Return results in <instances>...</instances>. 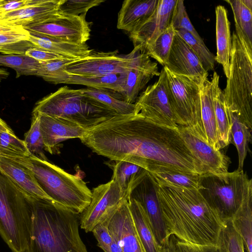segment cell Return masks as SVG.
Segmentation results:
<instances>
[{"label": "cell", "mask_w": 252, "mask_h": 252, "mask_svg": "<svg viewBox=\"0 0 252 252\" xmlns=\"http://www.w3.org/2000/svg\"><path fill=\"white\" fill-rule=\"evenodd\" d=\"M198 190L224 223L252 201V180L243 170L208 173L201 175Z\"/></svg>", "instance_id": "cell-8"}, {"label": "cell", "mask_w": 252, "mask_h": 252, "mask_svg": "<svg viewBox=\"0 0 252 252\" xmlns=\"http://www.w3.org/2000/svg\"><path fill=\"white\" fill-rule=\"evenodd\" d=\"M40 62L25 54L0 55V66L13 68L16 78L22 75H36Z\"/></svg>", "instance_id": "cell-34"}, {"label": "cell", "mask_w": 252, "mask_h": 252, "mask_svg": "<svg viewBox=\"0 0 252 252\" xmlns=\"http://www.w3.org/2000/svg\"><path fill=\"white\" fill-rule=\"evenodd\" d=\"M32 112L65 119L86 130L119 115L85 94L81 89H73L66 86L37 101Z\"/></svg>", "instance_id": "cell-7"}, {"label": "cell", "mask_w": 252, "mask_h": 252, "mask_svg": "<svg viewBox=\"0 0 252 252\" xmlns=\"http://www.w3.org/2000/svg\"><path fill=\"white\" fill-rule=\"evenodd\" d=\"M24 141L31 156L46 160L38 113L32 112L31 125L25 135Z\"/></svg>", "instance_id": "cell-38"}, {"label": "cell", "mask_w": 252, "mask_h": 252, "mask_svg": "<svg viewBox=\"0 0 252 252\" xmlns=\"http://www.w3.org/2000/svg\"><path fill=\"white\" fill-rule=\"evenodd\" d=\"M164 66L178 75L201 79L208 76V72L203 68L193 50L175 31Z\"/></svg>", "instance_id": "cell-18"}, {"label": "cell", "mask_w": 252, "mask_h": 252, "mask_svg": "<svg viewBox=\"0 0 252 252\" xmlns=\"http://www.w3.org/2000/svg\"><path fill=\"white\" fill-rule=\"evenodd\" d=\"M127 196L141 205L157 243L161 246L167 238L154 177L146 170L135 175L129 184Z\"/></svg>", "instance_id": "cell-10"}, {"label": "cell", "mask_w": 252, "mask_h": 252, "mask_svg": "<svg viewBox=\"0 0 252 252\" xmlns=\"http://www.w3.org/2000/svg\"><path fill=\"white\" fill-rule=\"evenodd\" d=\"M215 13L217 54L215 60L222 65L224 73L227 78L232 48L230 23L227 10L223 6L218 5L216 7Z\"/></svg>", "instance_id": "cell-26"}, {"label": "cell", "mask_w": 252, "mask_h": 252, "mask_svg": "<svg viewBox=\"0 0 252 252\" xmlns=\"http://www.w3.org/2000/svg\"><path fill=\"white\" fill-rule=\"evenodd\" d=\"M0 131L13 132L7 124L0 118Z\"/></svg>", "instance_id": "cell-51"}, {"label": "cell", "mask_w": 252, "mask_h": 252, "mask_svg": "<svg viewBox=\"0 0 252 252\" xmlns=\"http://www.w3.org/2000/svg\"><path fill=\"white\" fill-rule=\"evenodd\" d=\"M177 129L192 153L204 166L207 173L228 171L229 158L220 150L214 148L186 126L178 125Z\"/></svg>", "instance_id": "cell-19"}, {"label": "cell", "mask_w": 252, "mask_h": 252, "mask_svg": "<svg viewBox=\"0 0 252 252\" xmlns=\"http://www.w3.org/2000/svg\"><path fill=\"white\" fill-rule=\"evenodd\" d=\"M155 181L167 238L217 246L224 223L199 190Z\"/></svg>", "instance_id": "cell-2"}, {"label": "cell", "mask_w": 252, "mask_h": 252, "mask_svg": "<svg viewBox=\"0 0 252 252\" xmlns=\"http://www.w3.org/2000/svg\"><path fill=\"white\" fill-rule=\"evenodd\" d=\"M97 241V246L104 252H109L113 238L105 221L96 225L92 230Z\"/></svg>", "instance_id": "cell-45"}, {"label": "cell", "mask_w": 252, "mask_h": 252, "mask_svg": "<svg viewBox=\"0 0 252 252\" xmlns=\"http://www.w3.org/2000/svg\"><path fill=\"white\" fill-rule=\"evenodd\" d=\"M129 209L138 236L145 252H159L151 224L141 205L128 199Z\"/></svg>", "instance_id": "cell-30"}, {"label": "cell", "mask_w": 252, "mask_h": 252, "mask_svg": "<svg viewBox=\"0 0 252 252\" xmlns=\"http://www.w3.org/2000/svg\"><path fill=\"white\" fill-rule=\"evenodd\" d=\"M53 84H77L89 88H102L117 91L122 94L124 90L125 72L107 75H79L62 70L43 78Z\"/></svg>", "instance_id": "cell-23"}, {"label": "cell", "mask_w": 252, "mask_h": 252, "mask_svg": "<svg viewBox=\"0 0 252 252\" xmlns=\"http://www.w3.org/2000/svg\"><path fill=\"white\" fill-rule=\"evenodd\" d=\"M11 24L0 23V29L7 27Z\"/></svg>", "instance_id": "cell-54"}, {"label": "cell", "mask_w": 252, "mask_h": 252, "mask_svg": "<svg viewBox=\"0 0 252 252\" xmlns=\"http://www.w3.org/2000/svg\"><path fill=\"white\" fill-rule=\"evenodd\" d=\"M8 158L30 169L41 189L55 203L77 214L90 204L92 191L79 176L32 156Z\"/></svg>", "instance_id": "cell-4"}, {"label": "cell", "mask_w": 252, "mask_h": 252, "mask_svg": "<svg viewBox=\"0 0 252 252\" xmlns=\"http://www.w3.org/2000/svg\"><path fill=\"white\" fill-rule=\"evenodd\" d=\"M136 56L130 68L125 72V82L122 94L125 101L134 104L140 92L155 76L160 72L157 63L153 62L146 50L138 45Z\"/></svg>", "instance_id": "cell-15"}, {"label": "cell", "mask_w": 252, "mask_h": 252, "mask_svg": "<svg viewBox=\"0 0 252 252\" xmlns=\"http://www.w3.org/2000/svg\"><path fill=\"white\" fill-rule=\"evenodd\" d=\"M91 201L81 214L79 223L86 232H91L97 224L104 221L124 201L127 196L112 179L94 188L92 191Z\"/></svg>", "instance_id": "cell-13"}, {"label": "cell", "mask_w": 252, "mask_h": 252, "mask_svg": "<svg viewBox=\"0 0 252 252\" xmlns=\"http://www.w3.org/2000/svg\"><path fill=\"white\" fill-rule=\"evenodd\" d=\"M174 34L175 30L170 24L154 43L146 49L149 56L155 59L163 66L166 63Z\"/></svg>", "instance_id": "cell-37"}, {"label": "cell", "mask_w": 252, "mask_h": 252, "mask_svg": "<svg viewBox=\"0 0 252 252\" xmlns=\"http://www.w3.org/2000/svg\"><path fill=\"white\" fill-rule=\"evenodd\" d=\"M244 5L248 8L250 10H252V0H241Z\"/></svg>", "instance_id": "cell-53"}, {"label": "cell", "mask_w": 252, "mask_h": 252, "mask_svg": "<svg viewBox=\"0 0 252 252\" xmlns=\"http://www.w3.org/2000/svg\"><path fill=\"white\" fill-rule=\"evenodd\" d=\"M111 161L112 162H109L108 165L113 171L112 179L119 185L122 191L127 195V188L131 179L145 169L137 164L126 161Z\"/></svg>", "instance_id": "cell-35"}, {"label": "cell", "mask_w": 252, "mask_h": 252, "mask_svg": "<svg viewBox=\"0 0 252 252\" xmlns=\"http://www.w3.org/2000/svg\"><path fill=\"white\" fill-rule=\"evenodd\" d=\"M137 51V46L126 55L119 54L118 50L108 52L93 50L87 57L78 59L67 65L63 70L69 74L79 75L120 74L130 68Z\"/></svg>", "instance_id": "cell-12"}, {"label": "cell", "mask_w": 252, "mask_h": 252, "mask_svg": "<svg viewBox=\"0 0 252 252\" xmlns=\"http://www.w3.org/2000/svg\"><path fill=\"white\" fill-rule=\"evenodd\" d=\"M229 73L223 91L226 108L252 129V48L235 23Z\"/></svg>", "instance_id": "cell-6"}, {"label": "cell", "mask_w": 252, "mask_h": 252, "mask_svg": "<svg viewBox=\"0 0 252 252\" xmlns=\"http://www.w3.org/2000/svg\"><path fill=\"white\" fill-rule=\"evenodd\" d=\"M247 252H252V201L245 204L231 220Z\"/></svg>", "instance_id": "cell-33"}, {"label": "cell", "mask_w": 252, "mask_h": 252, "mask_svg": "<svg viewBox=\"0 0 252 252\" xmlns=\"http://www.w3.org/2000/svg\"><path fill=\"white\" fill-rule=\"evenodd\" d=\"M29 41L35 47L57 54L69 59L86 57L93 51L87 44L72 43L31 32Z\"/></svg>", "instance_id": "cell-27"}, {"label": "cell", "mask_w": 252, "mask_h": 252, "mask_svg": "<svg viewBox=\"0 0 252 252\" xmlns=\"http://www.w3.org/2000/svg\"><path fill=\"white\" fill-rule=\"evenodd\" d=\"M77 59L63 58L40 62V65L36 76L43 78L46 76L63 70L67 65L75 62Z\"/></svg>", "instance_id": "cell-44"}, {"label": "cell", "mask_w": 252, "mask_h": 252, "mask_svg": "<svg viewBox=\"0 0 252 252\" xmlns=\"http://www.w3.org/2000/svg\"><path fill=\"white\" fill-rule=\"evenodd\" d=\"M219 75L213 73L212 81L213 89V100L219 136L220 150L227 146L232 140L231 126L226 110L223 91L219 86Z\"/></svg>", "instance_id": "cell-29"}, {"label": "cell", "mask_w": 252, "mask_h": 252, "mask_svg": "<svg viewBox=\"0 0 252 252\" xmlns=\"http://www.w3.org/2000/svg\"><path fill=\"white\" fill-rule=\"evenodd\" d=\"M104 1V0H64L59 6V12L72 16L86 14L90 9Z\"/></svg>", "instance_id": "cell-43"}, {"label": "cell", "mask_w": 252, "mask_h": 252, "mask_svg": "<svg viewBox=\"0 0 252 252\" xmlns=\"http://www.w3.org/2000/svg\"><path fill=\"white\" fill-rule=\"evenodd\" d=\"M27 252H88L79 233V215L56 203L33 199Z\"/></svg>", "instance_id": "cell-3"}, {"label": "cell", "mask_w": 252, "mask_h": 252, "mask_svg": "<svg viewBox=\"0 0 252 252\" xmlns=\"http://www.w3.org/2000/svg\"><path fill=\"white\" fill-rule=\"evenodd\" d=\"M158 0H126L118 13L117 27L130 33L154 12Z\"/></svg>", "instance_id": "cell-24"}, {"label": "cell", "mask_w": 252, "mask_h": 252, "mask_svg": "<svg viewBox=\"0 0 252 252\" xmlns=\"http://www.w3.org/2000/svg\"><path fill=\"white\" fill-rule=\"evenodd\" d=\"M39 0H0V8L3 13L21 9L39 2Z\"/></svg>", "instance_id": "cell-48"}, {"label": "cell", "mask_w": 252, "mask_h": 252, "mask_svg": "<svg viewBox=\"0 0 252 252\" xmlns=\"http://www.w3.org/2000/svg\"><path fill=\"white\" fill-rule=\"evenodd\" d=\"M200 101L204 139L215 149L220 150L214 106L213 83L208 77L201 80Z\"/></svg>", "instance_id": "cell-25"}, {"label": "cell", "mask_w": 252, "mask_h": 252, "mask_svg": "<svg viewBox=\"0 0 252 252\" xmlns=\"http://www.w3.org/2000/svg\"><path fill=\"white\" fill-rule=\"evenodd\" d=\"M81 90L86 95L106 105L119 115L136 113L135 104L127 103L122 94L117 91L106 88L89 87Z\"/></svg>", "instance_id": "cell-31"}, {"label": "cell", "mask_w": 252, "mask_h": 252, "mask_svg": "<svg viewBox=\"0 0 252 252\" xmlns=\"http://www.w3.org/2000/svg\"><path fill=\"white\" fill-rule=\"evenodd\" d=\"M161 252H175L174 236L170 235L161 246Z\"/></svg>", "instance_id": "cell-49"}, {"label": "cell", "mask_w": 252, "mask_h": 252, "mask_svg": "<svg viewBox=\"0 0 252 252\" xmlns=\"http://www.w3.org/2000/svg\"><path fill=\"white\" fill-rule=\"evenodd\" d=\"M104 221L113 239L123 252H145L136 230L128 200L124 201Z\"/></svg>", "instance_id": "cell-16"}, {"label": "cell", "mask_w": 252, "mask_h": 252, "mask_svg": "<svg viewBox=\"0 0 252 252\" xmlns=\"http://www.w3.org/2000/svg\"><path fill=\"white\" fill-rule=\"evenodd\" d=\"M0 155L7 157H26L30 155L24 140L14 133L0 131Z\"/></svg>", "instance_id": "cell-41"}, {"label": "cell", "mask_w": 252, "mask_h": 252, "mask_svg": "<svg viewBox=\"0 0 252 252\" xmlns=\"http://www.w3.org/2000/svg\"><path fill=\"white\" fill-rule=\"evenodd\" d=\"M175 252H220L218 246L200 245L181 241L174 236Z\"/></svg>", "instance_id": "cell-46"}, {"label": "cell", "mask_w": 252, "mask_h": 252, "mask_svg": "<svg viewBox=\"0 0 252 252\" xmlns=\"http://www.w3.org/2000/svg\"><path fill=\"white\" fill-rule=\"evenodd\" d=\"M24 28L31 33L77 44H86L91 32L86 14L72 16L60 12L50 21Z\"/></svg>", "instance_id": "cell-14"}, {"label": "cell", "mask_w": 252, "mask_h": 252, "mask_svg": "<svg viewBox=\"0 0 252 252\" xmlns=\"http://www.w3.org/2000/svg\"><path fill=\"white\" fill-rule=\"evenodd\" d=\"M170 24L174 30L184 29L198 40L203 41L189 20L183 0H177L172 12Z\"/></svg>", "instance_id": "cell-42"}, {"label": "cell", "mask_w": 252, "mask_h": 252, "mask_svg": "<svg viewBox=\"0 0 252 252\" xmlns=\"http://www.w3.org/2000/svg\"><path fill=\"white\" fill-rule=\"evenodd\" d=\"M3 13L2 11L1 10V9L0 8V15L1 14H2Z\"/></svg>", "instance_id": "cell-55"}, {"label": "cell", "mask_w": 252, "mask_h": 252, "mask_svg": "<svg viewBox=\"0 0 252 252\" xmlns=\"http://www.w3.org/2000/svg\"><path fill=\"white\" fill-rule=\"evenodd\" d=\"M232 10L234 23L244 36L247 44L252 48V10L245 6L241 0H227Z\"/></svg>", "instance_id": "cell-36"}, {"label": "cell", "mask_w": 252, "mask_h": 252, "mask_svg": "<svg viewBox=\"0 0 252 252\" xmlns=\"http://www.w3.org/2000/svg\"><path fill=\"white\" fill-rule=\"evenodd\" d=\"M80 139L111 160L128 161L145 169L158 163L186 172L207 173L177 127L158 124L139 113L118 115L87 130Z\"/></svg>", "instance_id": "cell-1"}, {"label": "cell", "mask_w": 252, "mask_h": 252, "mask_svg": "<svg viewBox=\"0 0 252 252\" xmlns=\"http://www.w3.org/2000/svg\"><path fill=\"white\" fill-rule=\"evenodd\" d=\"M109 252H123V251L118 244L113 239Z\"/></svg>", "instance_id": "cell-50"}, {"label": "cell", "mask_w": 252, "mask_h": 252, "mask_svg": "<svg viewBox=\"0 0 252 252\" xmlns=\"http://www.w3.org/2000/svg\"><path fill=\"white\" fill-rule=\"evenodd\" d=\"M0 172L29 197L54 202L41 189L32 172L11 158L0 155Z\"/></svg>", "instance_id": "cell-22"}, {"label": "cell", "mask_w": 252, "mask_h": 252, "mask_svg": "<svg viewBox=\"0 0 252 252\" xmlns=\"http://www.w3.org/2000/svg\"><path fill=\"white\" fill-rule=\"evenodd\" d=\"M159 252H161L160 248H159Z\"/></svg>", "instance_id": "cell-56"}, {"label": "cell", "mask_w": 252, "mask_h": 252, "mask_svg": "<svg viewBox=\"0 0 252 252\" xmlns=\"http://www.w3.org/2000/svg\"><path fill=\"white\" fill-rule=\"evenodd\" d=\"M30 32L24 28L0 33V53L23 55L34 45L29 41Z\"/></svg>", "instance_id": "cell-32"}, {"label": "cell", "mask_w": 252, "mask_h": 252, "mask_svg": "<svg viewBox=\"0 0 252 252\" xmlns=\"http://www.w3.org/2000/svg\"><path fill=\"white\" fill-rule=\"evenodd\" d=\"M177 0H158L152 14L129 33L134 47L140 45L146 50L170 26Z\"/></svg>", "instance_id": "cell-17"}, {"label": "cell", "mask_w": 252, "mask_h": 252, "mask_svg": "<svg viewBox=\"0 0 252 252\" xmlns=\"http://www.w3.org/2000/svg\"><path fill=\"white\" fill-rule=\"evenodd\" d=\"M175 31L193 50L205 70L208 72L214 70L215 56L210 51L203 41L198 40L184 29Z\"/></svg>", "instance_id": "cell-39"}, {"label": "cell", "mask_w": 252, "mask_h": 252, "mask_svg": "<svg viewBox=\"0 0 252 252\" xmlns=\"http://www.w3.org/2000/svg\"><path fill=\"white\" fill-rule=\"evenodd\" d=\"M163 68L168 96L179 125L188 127L204 140L201 122L200 85L203 79L178 75L165 66Z\"/></svg>", "instance_id": "cell-9"}, {"label": "cell", "mask_w": 252, "mask_h": 252, "mask_svg": "<svg viewBox=\"0 0 252 252\" xmlns=\"http://www.w3.org/2000/svg\"><path fill=\"white\" fill-rule=\"evenodd\" d=\"M134 104L136 113H139L154 123L172 128L179 125V121L168 96L163 68L158 80L146 88Z\"/></svg>", "instance_id": "cell-11"}, {"label": "cell", "mask_w": 252, "mask_h": 252, "mask_svg": "<svg viewBox=\"0 0 252 252\" xmlns=\"http://www.w3.org/2000/svg\"><path fill=\"white\" fill-rule=\"evenodd\" d=\"M9 74V72L6 69L0 67V81L2 79L7 78Z\"/></svg>", "instance_id": "cell-52"}, {"label": "cell", "mask_w": 252, "mask_h": 252, "mask_svg": "<svg viewBox=\"0 0 252 252\" xmlns=\"http://www.w3.org/2000/svg\"><path fill=\"white\" fill-rule=\"evenodd\" d=\"M64 0H39L34 5L0 15V23L26 26L51 20L59 14L60 5Z\"/></svg>", "instance_id": "cell-21"}, {"label": "cell", "mask_w": 252, "mask_h": 252, "mask_svg": "<svg viewBox=\"0 0 252 252\" xmlns=\"http://www.w3.org/2000/svg\"><path fill=\"white\" fill-rule=\"evenodd\" d=\"M33 216V198L0 172V235L13 252H27Z\"/></svg>", "instance_id": "cell-5"}, {"label": "cell", "mask_w": 252, "mask_h": 252, "mask_svg": "<svg viewBox=\"0 0 252 252\" xmlns=\"http://www.w3.org/2000/svg\"><path fill=\"white\" fill-rule=\"evenodd\" d=\"M145 170L159 182L190 189H200V174L184 172L158 163L149 164Z\"/></svg>", "instance_id": "cell-28"}, {"label": "cell", "mask_w": 252, "mask_h": 252, "mask_svg": "<svg viewBox=\"0 0 252 252\" xmlns=\"http://www.w3.org/2000/svg\"><path fill=\"white\" fill-rule=\"evenodd\" d=\"M38 113L44 150L50 154L54 153L60 143L71 138L80 139L87 131L65 119Z\"/></svg>", "instance_id": "cell-20"}, {"label": "cell", "mask_w": 252, "mask_h": 252, "mask_svg": "<svg viewBox=\"0 0 252 252\" xmlns=\"http://www.w3.org/2000/svg\"><path fill=\"white\" fill-rule=\"evenodd\" d=\"M217 246L220 252H244L243 241L231 220L224 222L219 234Z\"/></svg>", "instance_id": "cell-40"}, {"label": "cell", "mask_w": 252, "mask_h": 252, "mask_svg": "<svg viewBox=\"0 0 252 252\" xmlns=\"http://www.w3.org/2000/svg\"><path fill=\"white\" fill-rule=\"evenodd\" d=\"M25 55L40 62L65 58L57 54L35 47L29 48L25 52Z\"/></svg>", "instance_id": "cell-47"}]
</instances>
